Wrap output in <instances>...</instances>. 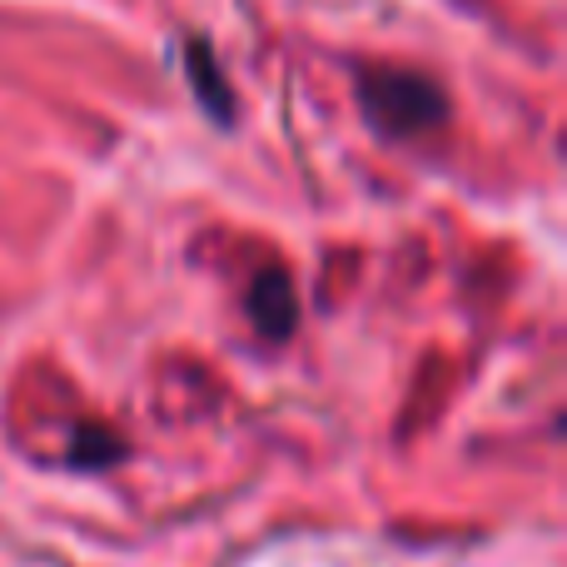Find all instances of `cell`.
Returning <instances> with one entry per match:
<instances>
[{"mask_svg": "<svg viewBox=\"0 0 567 567\" xmlns=\"http://www.w3.org/2000/svg\"><path fill=\"white\" fill-rule=\"evenodd\" d=\"M185 70H189V85H195L199 105H205L209 115L219 120V125H229V110H235V95H229L225 70H219L215 50H209L205 40H189V45H185Z\"/></svg>", "mask_w": 567, "mask_h": 567, "instance_id": "cell-3", "label": "cell"}, {"mask_svg": "<svg viewBox=\"0 0 567 567\" xmlns=\"http://www.w3.org/2000/svg\"><path fill=\"white\" fill-rule=\"evenodd\" d=\"M120 458H125V439L100 429V423L75 429V439H70V463H75V468H110V463H120Z\"/></svg>", "mask_w": 567, "mask_h": 567, "instance_id": "cell-4", "label": "cell"}, {"mask_svg": "<svg viewBox=\"0 0 567 567\" xmlns=\"http://www.w3.org/2000/svg\"><path fill=\"white\" fill-rule=\"evenodd\" d=\"M359 100H363L369 125L393 140L429 135V130H439L443 115H449L443 90L423 75H409V70H373V75H363Z\"/></svg>", "mask_w": 567, "mask_h": 567, "instance_id": "cell-1", "label": "cell"}, {"mask_svg": "<svg viewBox=\"0 0 567 567\" xmlns=\"http://www.w3.org/2000/svg\"><path fill=\"white\" fill-rule=\"evenodd\" d=\"M249 319L265 339H289L293 323H299V299H293V279L284 269H265L255 284H249V299H245Z\"/></svg>", "mask_w": 567, "mask_h": 567, "instance_id": "cell-2", "label": "cell"}]
</instances>
